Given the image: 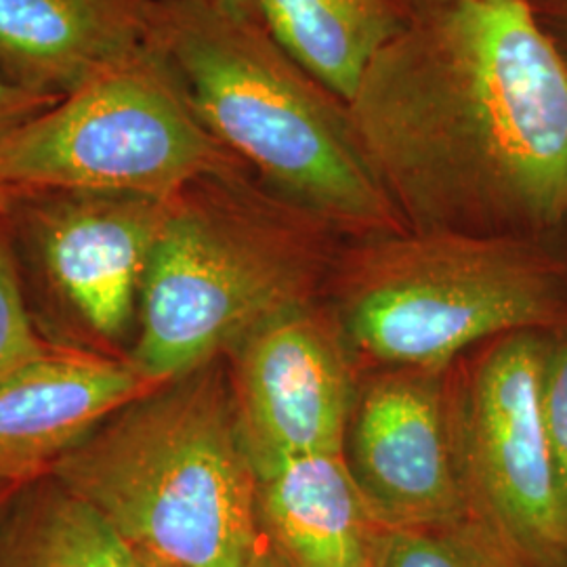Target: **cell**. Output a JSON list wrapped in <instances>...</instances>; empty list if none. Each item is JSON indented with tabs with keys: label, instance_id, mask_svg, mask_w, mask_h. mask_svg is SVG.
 <instances>
[{
	"label": "cell",
	"instance_id": "obj_1",
	"mask_svg": "<svg viewBox=\"0 0 567 567\" xmlns=\"http://www.w3.org/2000/svg\"><path fill=\"white\" fill-rule=\"evenodd\" d=\"M349 110L408 231L567 240V68L527 0L414 13Z\"/></svg>",
	"mask_w": 567,
	"mask_h": 567
},
{
	"label": "cell",
	"instance_id": "obj_2",
	"mask_svg": "<svg viewBox=\"0 0 567 567\" xmlns=\"http://www.w3.org/2000/svg\"><path fill=\"white\" fill-rule=\"evenodd\" d=\"M349 236L259 182L210 173L166 203L126 360L164 383L322 299Z\"/></svg>",
	"mask_w": 567,
	"mask_h": 567
},
{
	"label": "cell",
	"instance_id": "obj_3",
	"mask_svg": "<svg viewBox=\"0 0 567 567\" xmlns=\"http://www.w3.org/2000/svg\"><path fill=\"white\" fill-rule=\"evenodd\" d=\"M152 42L206 131L267 187L349 238L405 231L365 163L349 103L257 18L156 0Z\"/></svg>",
	"mask_w": 567,
	"mask_h": 567
},
{
	"label": "cell",
	"instance_id": "obj_4",
	"mask_svg": "<svg viewBox=\"0 0 567 567\" xmlns=\"http://www.w3.org/2000/svg\"><path fill=\"white\" fill-rule=\"evenodd\" d=\"M51 475L168 566L244 567L264 543L225 355L122 405Z\"/></svg>",
	"mask_w": 567,
	"mask_h": 567
},
{
	"label": "cell",
	"instance_id": "obj_5",
	"mask_svg": "<svg viewBox=\"0 0 567 567\" xmlns=\"http://www.w3.org/2000/svg\"><path fill=\"white\" fill-rule=\"evenodd\" d=\"M326 295L351 351L389 368H450L471 344L567 330V240L349 238Z\"/></svg>",
	"mask_w": 567,
	"mask_h": 567
},
{
	"label": "cell",
	"instance_id": "obj_6",
	"mask_svg": "<svg viewBox=\"0 0 567 567\" xmlns=\"http://www.w3.org/2000/svg\"><path fill=\"white\" fill-rule=\"evenodd\" d=\"M246 168L187 102L150 42L0 142V189L168 200L210 173Z\"/></svg>",
	"mask_w": 567,
	"mask_h": 567
},
{
	"label": "cell",
	"instance_id": "obj_7",
	"mask_svg": "<svg viewBox=\"0 0 567 567\" xmlns=\"http://www.w3.org/2000/svg\"><path fill=\"white\" fill-rule=\"evenodd\" d=\"M166 203L131 194L42 192L9 206L34 318L51 343L126 360Z\"/></svg>",
	"mask_w": 567,
	"mask_h": 567
},
{
	"label": "cell",
	"instance_id": "obj_8",
	"mask_svg": "<svg viewBox=\"0 0 567 567\" xmlns=\"http://www.w3.org/2000/svg\"><path fill=\"white\" fill-rule=\"evenodd\" d=\"M545 332L486 343L454 381L456 425L473 511L534 567H567V524L548 447Z\"/></svg>",
	"mask_w": 567,
	"mask_h": 567
},
{
	"label": "cell",
	"instance_id": "obj_9",
	"mask_svg": "<svg viewBox=\"0 0 567 567\" xmlns=\"http://www.w3.org/2000/svg\"><path fill=\"white\" fill-rule=\"evenodd\" d=\"M446 370L391 368L358 386L343 454L374 526H440L473 511Z\"/></svg>",
	"mask_w": 567,
	"mask_h": 567
},
{
	"label": "cell",
	"instance_id": "obj_10",
	"mask_svg": "<svg viewBox=\"0 0 567 567\" xmlns=\"http://www.w3.org/2000/svg\"><path fill=\"white\" fill-rule=\"evenodd\" d=\"M225 360L257 480L295 458L343 452L358 383L332 313L316 303L286 311Z\"/></svg>",
	"mask_w": 567,
	"mask_h": 567
},
{
	"label": "cell",
	"instance_id": "obj_11",
	"mask_svg": "<svg viewBox=\"0 0 567 567\" xmlns=\"http://www.w3.org/2000/svg\"><path fill=\"white\" fill-rule=\"evenodd\" d=\"M161 385L122 358L58 347L0 383V480L28 484L122 405Z\"/></svg>",
	"mask_w": 567,
	"mask_h": 567
},
{
	"label": "cell",
	"instance_id": "obj_12",
	"mask_svg": "<svg viewBox=\"0 0 567 567\" xmlns=\"http://www.w3.org/2000/svg\"><path fill=\"white\" fill-rule=\"evenodd\" d=\"M154 7L156 0H0V72L63 100L152 42Z\"/></svg>",
	"mask_w": 567,
	"mask_h": 567
},
{
	"label": "cell",
	"instance_id": "obj_13",
	"mask_svg": "<svg viewBox=\"0 0 567 567\" xmlns=\"http://www.w3.org/2000/svg\"><path fill=\"white\" fill-rule=\"evenodd\" d=\"M264 540L288 567H370L372 519L343 452L288 461L257 484Z\"/></svg>",
	"mask_w": 567,
	"mask_h": 567
},
{
	"label": "cell",
	"instance_id": "obj_14",
	"mask_svg": "<svg viewBox=\"0 0 567 567\" xmlns=\"http://www.w3.org/2000/svg\"><path fill=\"white\" fill-rule=\"evenodd\" d=\"M274 39L349 103L368 63L414 18L408 0H259Z\"/></svg>",
	"mask_w": 567,
	"mask_h": 567
},
{
	"label": "cell",
	"instance_id": "obj_15",
	"mask_svg": "<svg viewBox=\"0 0 567 567\" xmlns=\"http://www.w3.org/2000/svg\"><path fill=\"white\" fill-rule=\"evenodd\" d=\"M0 567H142L79 496L49 473L21 487L0 532Z\"/></svg>",
	"mask_w": 567,
	"mask_h": 567
},
{
	"label": "cell",
	"instance_id": "obj_16",
	"mask_svg": "<svg viewBox=\"0 0 567 567\" xmlns=\"http://www.w3.org/2000/svg\"><path fill=\"white\" fill-rule=\"evenodd\" d=\"M372 567H534L507 538L471 511L426 527H372Z\"/></svg>",
	"mask_w": 567,
	"mask_h": 567
},
{
	"label": "cell",
	"instance_id": "obj_17",
	"mask_svg": "<svg viewBox=\"0 0 567 567\" xmlns=\"http://www.w3.org/2000/svg\"><path fill=\"white\" fill-rule=\"evenodd\" d=\"M58 347L47 339L30 307L13 225L4 208L0 210V383Z\"/></svg>",
	"mask_w": 567,
	"mask_h": 567
},
{
	"label": "cell",
	"instance_id": "obj_18",
	"mask_svg": "<svg viewBox=\"0 0 567 567\" xmlns=\"http://www.w3.org/2000/svg\"><path fill=\"white\" fill-rule=\"evenodd\" d=\"M548 447L567 524V330L550 332L543 374Z\"/></svg>",
	"mask_w": 567,
	"mask_h": 567
},
{
	"label": "cell",
	"instance_id": "obj_19",
	"mask_svg": "<svg viewBox=\"0 0 567 567\" xmlns=\"http://www.w3.org/2000/svg\"><path fill=\"white\" fill-rule=\"evenodd\" d=\"M60 100L61 97L30 91L18 82L9 81L0 72V142L16 133L23 124L39 118Z\"/></svg>",
	"mask_w": 567,
	"mask_h": 567
},
{
	"label": "cell",
	"instance_id": "obj_20",
	"mask_svg": "<svg viewBox=\"0 0 567 567\" xmlns=\"http://www.w3.org/2000/svg\"><path fill=\"white\" fill-rule=\"evenodd\" d=\"M534 18L567 68V0H527Z\"/></svg>",
	"mask_w": 567,
	"mask_h": 567
},
{
	"label": "cell",
	"instance_id": "obj_21",
	"mask_svg": "<svg viewBox=\"0 0 567 567\" xmlns=\"http://www.w3.org/2000/svg\"><path fill=\"white\" fill-rule=\"evenodd\" d=\"M25 484H20V482L0 480V532H2V526L7 522V515H9V511L13 507V503H16V498H18V494H20V489Z\"/></svg>",
	"mask_w": 567,
	"mask_h": 567
},
{
	"label": "cell",
	"instance_id": "obj_22",
	"mask_svg": "<svg viewBox=\"0 0 567 567\" xmlns=\"http://www.w3.org/2000/svg\"><path fill=\"white\" fill-rule=\"evenodd\" d=\"M204 2H213V4H219L224 9L234 11V13L261 20V16H259V0H204Z\"/></svg>",
	"mask_w": 567,
	"mask_h": 567
},
{
	"label": "cell",
	"instance_id": "obj_23",
	"mask_svg": "<svg viewBox=\"0 0 567 567\" xmlns=\"http://www.w3.org/2000/svg\"><path fill=\"white\" fill-rule=\"evenodd\" d=\"M244 567H288L282 559L276 555V550L269 547L267 543H261V547L255 550V555L250 557V561Z\"/></svg>",
	"mask_w": 567,
	"mask_h": 567
},
{
	"label": "cell",
	"instance_id": "obj_24",
	"mask_svg": "<svg viewBox=\"0 0 567 567\" xmlns=\"http://www.w3.org/2000/svg\"><path fill=\"white\" fill-rule=\"evenodd\" d=\"M466 2H486V0H408L410 9L414 13L431 11V9H442V7H454V4H466Z\"/></svg>",
	"mask_w": 567,
	"mask_h": 567
},
{
	"label": "cell",
	"instance_id": "obj_25",
	"mask_svg": "<svg viewBox=\"0 0 567 567\" xmlns=\"http://www.w3.org/2000/svg\"><path fill=\"white\" fill-rule=\"evenodd\" d=\"M140 559H142V567H175L168 566V564H164V561H158V559H154V557H150V555H143V553H140Z\"/></svg>",
	"mask_w": 567,
	"mask_h": 567
},
{
	"label": "cell",
	"instance_id": "obj_26",
	"mask_svg": "<svg viewBox=\"0 0 567 567\" xmlns=\"http://www.w3.org/2000/svg\"><path fill=\"white\" fill-rule=\"evenodd\" d=\"M18 196H13V194H9V192H4V189H0V210H4V208H9L11 203L16 200Z\"/></svg>",
	"mask_w": 567,
	"mask_h": 567
},
{
	"label": "cell",
	"instance_id": "obj_27",
	"mask_svg": "<svg viewBox=\"0 0 567 567\" xmlns=\"http://www.w3.org/2000/svg\"><path fill=\"white\" fill-rule=\"evenodd\" d=\"M370 567H372V566H370Z\"/></svg>",
	"mask_w": 567,
	"mask_h": 567
}]
</instances>
